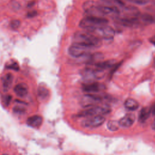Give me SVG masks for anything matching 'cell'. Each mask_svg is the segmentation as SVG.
I'll use <instances>...</instances> for the list:
<instances>
[{"label": "cell", "mask_w": 155, "mask_h": 155, "mask_svg": "<svg viewBox=\"0 0 155 155\" xmlns=\"http://www.w3.org/2000/svg\"><path fill=\"white\" fill-rule=\"evenodd\" d=\"M74 42L82 44L93 48L101 47L102 41L99 38L88 31H78L73 36Z\"/></svg>", "instance_id": "obj_1"}, {"label": "cell", "mask_w": 155, "mask_h": 155, "mask_svg": "<svg viewBox=\"0 0 155 155\" xmlns=\"http://www.w3.org/2000/svg\"><path fill=\"white\" fill-rule=\"evenodd\" d=\"M108 22V19L104 17L87 16L81 19L79 27L87 31H91L100 26L107 24Z\"/></svg>", "instance_id": "obj_2"}, {"label": "cell", "mask_w": 155, "mask_h": 155, "mask_svg": "<svg viewBox=\"0 0 155 155\" xmlns=\"http://www.w3.org/2000/svg\"><path fill=\"white\" fill-rule=\"evenodd\" d=\"M108 98L104 95H99L94 93H87L82 96L80 100V104L84 108H88L97 105L99 104L104 102Z\"/></svg>", "instance_id": "obj_3"}, {"label": "cell", "mask_w": 155, "mask_h": 155, "mask_svg": "<svg viewBox=\"0 0 155 155\" xmlns=\"http://www.w3.org/2000/svg\"><path fill=\"white\" fill-rule=\"evenodd\" d=\"M111 109L108 105H96L88 108L80 112L77 116L79 117H88L94 116H104L110 113Z\"/></svg>", "instance_id": "obj_4"}, {"label": "cell", "mask_w": 155, "mask_h": 155, "mask_svg": "<svg viewBox=\"0 0 155 155\" xmlns=\"http://www.w3.org/2000/svg\"><path fill=\"white\" fill-rule=\"evenodd\" d=\"M81 74L85 80L93 81L102 79L105 76V70L88 65L81 71Z\"/></svg>", "instance_id": "obj_5"}, {"label": "cell", "mask_w": 155, "mask_h": 155, "mask_svg": "<svg viewBox=\"0 0 155 155\" xmlns=\"http://www.w3.org/2000/svg\"><path fill=\"white\" fill-rule=\"evenodd\" d=\"M93 49L94 48L88 45L82 44L73 42L68 48V53L72 57L78 58L85 54L90 53V51Z\"/></svg>", "instance_id": "obj_6"}, {"label": "cell", "mask_w": 155, "mask_h": 155, "mask_svg": "<svg viewBox=\"0 0 155 155\" xmlns=\"http://www.w3.org/2000/svg\"><path fill=\"white\" fill-rule=\"evenodd\" d=\"M90 32L93 33L100 39L102 38L105 40L113 39L115 35L114 29L110 26L107 25V24L100 26Z\"/></svg>", "instance_id": "obj_7"}, {"label": "cell", "mask_w": 155, "mask_h": 155, "mask_svg": "<svg viewBox=\"0 0 155 155\" xmlns=\"http://www.w3.org/2000/svg\"><path fill=\"white\" fill-rule=\"evenodd\" d=\"M105 120V117L101 115L88 117L82 122L81 125L83 127L88 128H97L102 125L104 123Z\"/></svg>", "instance_id": "obj_8"}, {"label": "cell", "mask_w": 155, "mask_h": 155, "mask_svg": "<svg viewBox=\"0 0 155 155\" xmlns=\"http://www.w3.org/2000/svg\"><path fill=\"white\" fill-rule=\"evenodd\" d=\"M99 5L97 2L93 1H87L83 4V9L84 12L87 14V16H101L99 10Z\"/></svg>", "instance_id": "obj_9"}, {"label": "cell", "mask_w": 155, "mask_h": 155, "mask_svg": "<svg viewBox=\"0 0 155 155\" xmlns=\"http://www.w3.org/2000/svg\"><path fill=\"white\" fill-rule=\"evenodd\" d=\"M105 89V85L97 82H94V81L86 82L82 85L83 91L87 93H96L102 91Z\"/></svg>", "instance_id": "obj_10"}, {"label": "cell", "mask_w": 155, "mask_h": 155, "mask_svg": "<svg viewBox=\"0 0 155 155\" xmlns=\"http://www.w3.org/2000/svg\"><path fill=\"white\" fill-rule=\"evenodd\" d=\"M135 116L133 114H127L119 120V126L123 128L130 127L134 122Z\"/></svg>", "instance_id": "obj_11"}, {"label": "cell", "mask_w": 155, "mask_h": 155, "mask_svg": "<svg viewBox=\"0 0 155 155\" xmlns=\"http://www.w3.org/2000/svg\"><path fill=\"white\" fill-rule=\"evenodd\" d=\"M14 91L17 96L21 97H23L28 94V87L26 84L21 82L16 85L14 88Z\"/></svg>", "instance_id": "obj_12"}, {"label": "cell", "mask_w": 155, "mask_h": 155, "mask_svg": "<svg viewBox=\"0 0 155 155\" xmlns=\"http://www.w3.org/2000/svg\"><path fill=\"white\" fill-rule=\"evenodd\" d=\"M43 122V119L41 116L34 115L29 117L27 119V124L33 128L39 127Z\"/></svg>", "instance_id": "obj_13"}, {"label": "cell", "mask_w": 155, "mask_h": 155, "mask_svg": "<svg viewBox=\"0 0 155 155\" xmlns=\"http://www.w3.org/2000/svg\"><path fill=\"white\" fill-rule=\"evenodd\" d=\"M116 65V61L111 59V60H107V61H100L92 65H90V66H93L96 68H99L101 70H106L107 69L113 67H114Z\"/></svg>", "instance_id": "obj_14"}, {"label": "cell", "mask_w": 155, "mask_h": 155, "mask_svg": "<svg viewBox=\"0 0 155 155\" xmlns=\"http://www.w3.org/2000/svg\"><path fill=\"white\" fill-rule=\"evenodd\" d=\"M13 81V76L11 73H7L4 76L2 79V87L5 90H8L12 84Z\"/></svg>", "instance_id": "obj_15"}, {"label": "cell", "mask_w": 155, "mask_h": 155, "mask_svg": "<svg viewBox=\"0 0 155 155\" xmlns=\"http://www.w3.org/2000/svg\"><path fill=\"white\" fill-rule=\"evenodd\" d=\"M151 113V108L149 107H143L141 109L139 114V121L140 122H144L149 117Z\"/></svg>", "instance_id": "obj_16"}, {"label": "cell", "mask_w": 155, "mask_h": 155, "mask_svg": "<svg viewBox=\"0 0 155 155\" xmlns=\"http://www.w3.org/2000/svg\"><path fill=\"white\" fill-rule=\"evenodd\" d=\"M125 107L131 111L136 110L139 107V103L137 101L132 98H128L124 102Z\"/></svg>", "instance_id": "obj_17"}, {"label": "cell", "mask_w": 155, "mask_h": 155, "mask_svg": "<svg viewBox=\"0 0 155 155\" xmlns=\"http://www.w3.org/2000/svg\"><path fill=\"white\" fill-rule=\"evenodd\" d=\"M107 128L111 131H117L119 128V124L118 122L114 120H110L107 123Z\"/></svg>", "instance_id": "obj_18"}, {"label": "cell", "mask_w": 155, "mask_h": 155, "mask_svg": "<svg viewBox=\"0 0 155 155\" xmlns=\"http://www.w3.org/2000/svg\"><path fill=\"white\" fill-rule=\"evenodd\" d=\"M103 1L107 2L110 5H114L117 7H121L125 5V4L122 0H103Z\"/></svg>", "instance_id": "obj_19"}, {"label": "cell", "mask_w": 155, "mask_h": 155, "mask_svg": "<svg viewBox=\"0 0 155 155\" xmlns=\"http://www.w3.org/2000/svg\"><path fill=\"white\" fill-rule=\"evenodd\" d=\"M48 94V91L47 88L43 87H39L38 88V95L40 97L45 98Z\"/></svg>", "instance_id": "obj_20"}, {"label": "cell", "mask_w": 155, "mask_h": 155, "mask_svg": "<svg viewBox=\"0 0 155 155\" xmlns=\"http://www.w3.org/2000/svg\"><path fill=\"white\" fill-rule=\"evenodd\" d=\"M20 24H21V22L19 20L15 19V20H13L11 21L10 25V27L12 28L17 29L19 27Z\"/></svg>", "instance_id": "obj_21"}, {"label": "cell", "mask_w": 155, "mask_h": 155, "mask_svg": "<svg viewBox=\"0 0 155 155\" xmlns=\"http://www.w3.org/2000/svg\"><path fill=\"white\" fill-rule=\"evenodd\" d=\"M127 1L137 5H145L149 2V0H127Z\"/></svg>", "instance_id": "obj_22"}, {"label": "cell", "mask_w": 155, "mask_h": 155, "mask_svg": "<svg viewBox=\"0 0 155 155\" xmlns=\"http://www.w3.org/2000/svg\"><path fill=\"white\" fill-rule=\"evenodd\" d=\"M7 68L12 69V70H18L19 68V65H18V64L16 62H12V63L10 64L7 66Z\"/></svg>", "instance_id": "obj_23"}, {"label": "cell", "mask_w": 155, "mask_h": 155, "mask_svg": "<svg viewBox=\"0 0 155 155\" xmlns=\"http://www.w3.org/2000/svg\"><path fill=\"white\" fill-rule=\"evenodd\" d=\"M37 14H38V13L36 10H33V11L28 12L27 15V16L28 18H33V17H35V16H36Z\"/></svg>", "instance_id": "obj_24"}, {"label": "cell", "mask_w": 155, "mask_h": 155, "mask_svg": "<svg viewBox=\"0 0 155 155\" xmlns=\"http://www.w3.org/2000/svg\"><path fill=\"white\" fill-rule=\"evenodd\" d=\"M151 113L153 115H155V103L154 104V105L151 108Z\"/></svg>", "instance_id": "obj_25"}, {"label": "cell", "mask_w": 155, "mask_h": 155, "mask_svg": "<svg viewBox=\"0 0 155 155\" xmlns=\"http://www.w3.org/2000/svg\"><path fill=\"white\" fill-rule=\"evenodd\" d=\"M150 41L154 45H155V36H153L151 38H150Z\"/></svg>", "instance_id": "obj_26"}, {"label": "cell", "mask_w": 155, "mask_h": 155, "mask_svg": "<svg viewBox=\"0 0 155 155\" xmlns=\"http://www.w3.org/2000/svg\"><path fill=\"white\" fill-rule=\"evenodd\" d=\"M35 1H31V2H28L27 6L29 7H31L33 6V5H35Z\"/></svg>", "instance_id": "obj_27"}, {"label": "cell", "mask_w": 155, "mask_h": 155, "mask_svg": "<svg viewBox=\"0 0 155 155\" xmlns=\"http://www.w3.org/2000/svg\"><path fill=\"white\" fill-rule=\"evenodd\" d=\"M151 128H152L153 130H155V119H154V120H153V123L151 124Z\"/></svg>", "instance_id": "obj_28"}, {"label": "cell", "mask_w": 155, "mask_h": 155, "mask_svg": "<svg viewBox=\"0 0 155 155\" xmlns=\"http://www.w3.org/2000/svg\"><path fill=\"white\" fill-rule=\"evenodd\" d=\"M153 65H154V66L155 67V58H154V61H153Z\"/></svg>", "instance_id": "obj_29"}]
</instances>
